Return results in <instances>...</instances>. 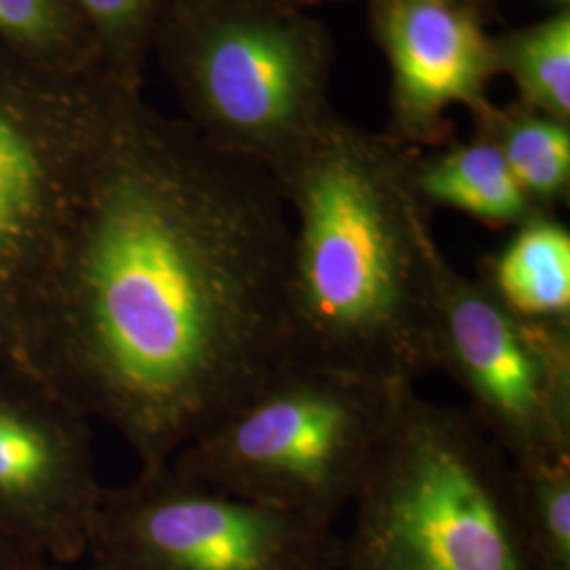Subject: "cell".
<instances>
[{
  "label": "cell",
  "instance_id": "3",
  "mask_svg": "<svg viewBox=\"0 0 570 570\" xmlns=\"http://www.w3.org/2000/svg\"><path fill=\"white\" fill-rule=\"evenodd\" d=\"M345 570H539L513 468L468 410L402 389L353 501Z\"/></svg>",
  "mask_w": 570,
  "mask_h": 570
},
{
  "label": "cell",
  "instance_id": "8",
  "mask_svg": "<svg viewBox=\"0 0 570 570\" xmlns=\"http://www.w3.org/2000/svg\"><path fill=\"white\" fill-rule=\"evenodd\" d=\"M178 66L204 138L277 180L324 121V51L305 23L252 4L199 11Z\"/></svg>",
  "mask_w": 570,
  "mask_h": 570
},
{
  "label": "cell",
  "instance_id": "9",
  "mask_svg": "<svg viewBox=\"0 0 570 570\" xmlns=\"http://www.w3.org/2000/svg\"><path fill=\"white\" fill-rule=\"evenodd\" d=\"M102 499L91 421L37 376L0 366V534L70 567L89 551Z\"/></svg>",
  "mask_w": 570,
  "mask_h": 570
},
{
  "label": "cell",
  "instance_id": "19",
  "mask_svg": "<svg viewBox=\"0 0 570 570\" xmlns=\"http://www.w3.org/2000/svg\"><path fill=\"white\" fill-rule=\"evenodd\" d=\"M30 570H75L68 569V567H63V564H53V562H37L35 567ZM81 570H115L110 569V567H104V564H96V562H91L87 569Z\"/></svg>",
  "mask_w": 570,
  "mask_h": 570
},
{
  "label": "cell",
  "instance_id": "4",
  "mask_svg": "<svg viewBox=\"0 0 570 570\" xmlns=\"http://www.w3.org/2000/svg\"><path fill=\"white\" fill-rule=\"evenodd\" d=\"M404 387L284 364L169 465L235 497L334 524L362 489Z\"/></svg>",
  "mask_w": 570,
  "mask_h": 570
},
{
  "label": "cell",
  "instance_id": "11",
  "mask_svg": "<svg viewBox=\"0 0 570 570\" xmlns=\"http://www.w3.org/2000/svg\"><path fill=\"white\" fill-rule=\"evenodd\" d=\"M518 317L570 326V233L548 212H537L478 277Z\"/></svg>",
  "mask_w": 570,
  "mask_h": 570
},
{
  "label": "cell",
  "instance_id": "12",
  "mask_svg": "<svg viewBox=\"0 0 570 570\" xmlns=\"http://www.w3.org/2000/svg\"><path fill=\"white\" fill-rule=\"evenodd\" d=\"M410 180L425 209L449 207L489 225H522L539 212L492 140L459 144L435 157L412 159Z\"/></svg>",
  "mask_w": 570,
  "mask_h": 570
},
{
  "label": "cell",
  "instance_id": "6",
  "mask_svg": "<svg viewBox=\"0 0 570 570\" xmlns=\"http://www.w3.org/2000/svg\"><path fill=\"white\" fill-rule=\"evenodd\" d=\"M87 556L115 570H345L334 524L214 489L169 463L104 490Z\"/></svg>",
  "mask_w": 570,
  "mask_h": 570
},
{
  "label": "cell",
  "instance_id": "18",
  "mask_svg": "<svg viewBox=\"0 0 570 570\" xmlns=\"http://www.w3.org/2000/svg\"><path fill=\"white\" fill-rule=\"evenodd\" d=\"M37 562L45 560H39L30 551L23 550L11 539L0 534V570H30Z\"/></svg>",
  "mask_w": 570,
  "mask_h": 570
},
{
  "label": "cell",
  "instance_id": "5",
  "mask_svg": "<svg viewBox=\"0 0 570 570\" xmlns=\"http://www.w3.org/2000/svg\"><path fill=\"white\" fill-rule=\"evenodd\" d=\"M49 66L0 53V366L32 376L42 289L112 100Z\"/></svg>",
  "mask_w": 570,
  "mask_h": 570
},
{
  "label": "cell",
  "instance_id": "16",
  "mask_svg": "<svg viewBox=\"0 0 570 570\" xmlns=\"http://www.w3.org/2000/svg\"><path fill=\"white\" fill-rule=\"evenodd\" d=\"M68 20L58 0H0V41L21 51H45L66 41Z\"/></svg>",
  "mask_w": 570,
  "mask_h": 570
},
{
  "label": "cell",
  "instance_id": "17",
  "mask_svg": "<svg viewBox=\"0 0 570 570\" xmlns=\"http://www.w3.org/2000/svg\"><path fill=\"white\" fill-rule=\"evenodd\" d=\"M82 13L94 21L104 35L125 37L136 32L153 9L155 0H75Z\"/></svg>",
  "mask_w": 570,
  "mask_h": 570
},
{
  "label": "cell",
  "instance_id": "15",
  "mask_svg": "<svg viewBox=\"0 0 570 570\" xmlns=\"http://www.w3.org/2000/svg\"><path fill=\"white\" fill-rule=\"evenodd\" d=\"M503 58L527 100L550 119L567 122L570 115V18L551 20L505 42Z\"/></svg>",
  "mask_w": 570,
  "mask_h": 570
},
{
  "label": "cell",
  "instance_id": "13",
  "mask_svg": "<svg viewBox=\"0 0 570 570\" xmlns=\"http://www.w3.org/2000/svg\"><path fill=\"white\" fill-rule=\"evenodd\" d=\"M513 178L539 212L567 199L570 188V131L567 122L524 117L508 121L492 138Z\"/></svg>",
  "mask_w": 570,
  "mask_h": 570
},
{
  "label": "cell",
  "instance_id": "14",
  "mask_svg": "<svg viewBox=\"0 0 570 570\" xmlns=\"http://www.w3.org/2000/svg\"><path fill=\"white\" fill-rule=\"evenodd\" d=\"M518 510L539 570H570V461L511 465Z\"/></svg>",
  "mask_w": 570,
  "mask_h": 570
},
{
  "label": "cell",
  "instance_id": "7",
  "mask_svg": "<svg viewBox=\"0 0 570 570\" xmlns=\"http://www.w3.org/2000/svg\"><path fill=\"white\" fill-rule=\"evenodd\" d=\"M431 320L435 366L465 391L469 416L511 465L570 461V326L518 317L440 247Z\"/></svg>",
  "mask_w": 570,
  "mask_h": 570
},
{
  "label": "cell",
  "instance_id": "2",
  "mask_svg": "<svg viewBox=\"0 0 570 570\" xmlns=\"http://www.w3.org/2000/svg\"><path fill=\"white\" fill-rule=\"evenodd\" d=\"M410 164L391 144L322 122L277 178L296 216L285 364L393 385H416L438 372L431 266L440 245L414 195Z\"/></svg>",
  "mask_w": 570,
  "mask_h": 570
},
{
  "label": "cell",
  "instance_id": "1",
  "mask_svg": "<svg viewBox=\"0 0 570 570\" xmlns=\"http://www.w3.org/2000/svg\"><path fill=\"white\" fill-rule=\"evenodd\" d=\"M292 225L265 167L112 98L42 289L37 379L169 463L287 362Z\"/></svg>",
  "mask_w": 570,
  "mask_h": 570
},
{
  "label": "cell",
  "instance_id": "10",
  "mask_svg": "<svg viewBox=\"0 0 570 570\" xmlns=\"http://www.w3.org/2000/svg\"><path fill=\"white\" fill-rule=\"evenodd\" d=\"M383 37L407 138H433L452 106L480 102L492 51L452 0H387Z\"/></svg>",
  "mask_w": 570,
  "mask_h": 570
}]
</instances>
